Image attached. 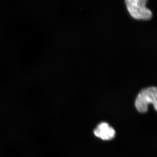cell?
Listing matches in <instances>:
<instances>
[{
  "mask_svg": "<svg viewBox=\"0 0 157 157\" xmlns=\"http://www.w3.org/2000/svg\"><path fill=\"white\" fill-rule=\"evenodd\" d=\"M147 0H125L127 10L133 18L149 20L152 17L151 11L147 8Z\"/></svg>",
  "mask_w": 157,
  "mask_h": 157,
  "instance_id": "obj_2",
  "label": "cell"
},
{
  "mask_svg": "<svg viewBox=\"0 0 157 157\" xmlns=\"http://www.w3.org/2000/svg\"><path fill=\"white\" fill-rule=\"evenodd\" d=\"M94 134L102 140H110L115 137V131L107 123H101L95 129Z\"/></svg>",
  "mask_w": 157,
  "mask_h": 157,
  "instance_id": "obj_3",
  "label": "cell"
},
{
  "mask_svg": "<svg viewBox=\"0 0 157 157\" xmlns=\"http://www.w3.org/2000/svg\"><path fill=\"white\" fill-rule=\"evenodd\" d=\"M152 104L155 110L157 108V90L154 86L141 90L136 98L135 106L138 112L144 113L148 110V106Z\"/></svg>",
  "mask_w": 157,
  "mask_h": 157,
  "instance_id": "obj_1",
  "label": "cell"
}]
</instances>
